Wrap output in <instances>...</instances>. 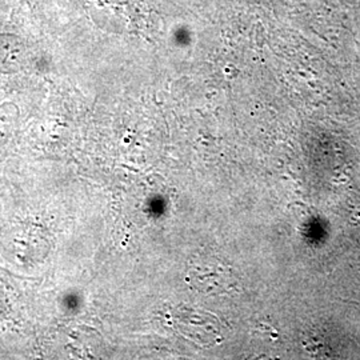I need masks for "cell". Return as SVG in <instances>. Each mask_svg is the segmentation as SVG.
I'll return each mask as SVG.
<instances>
[{
	"instance_id": "2",
	"label": "cell",
	"mask_w": 360,
	"mask_h": 360,
	"mask_svg": "<svg viewBox=\"0 0 360 360\" xmlns=\"http://www.w3.org/2000/svg\"><path fill=\"white\" fill-rule=\"evenodd\" d=\"M18 116H19V110L15 104H0V141H3L11 134V129Z\"/></svg>"
},
{
	"instance_id": "1",
	"label": "cell",
	"mask_w": 360,
	"mask_h": 360,
	"mask_svg": "<svg viewBox=\"0 0 360 360\" xmlns=\"http://www.w3.org/2000/svg\"><path fill=\"white\" fill-rule=\"evenodd\" d=\"M23 44L15 37H0V65H15L20 63Z\"/></svg>"
}]
</instances>
